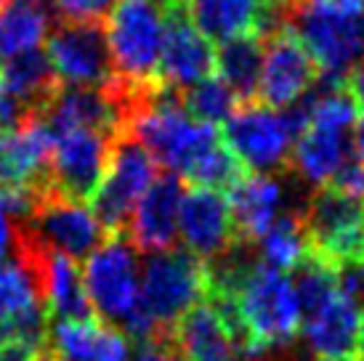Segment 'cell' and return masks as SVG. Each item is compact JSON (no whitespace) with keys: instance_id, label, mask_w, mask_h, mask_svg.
<instances>
[{"instance_id":"cell-1","label":"cell","mask_w":364,"mask_h":361,"mask_svg":"<svg viewBox=\"0 0 364 361\" xmlns=\"http://www.w3.org/2000/svg\"><path fill=\"white\" fill-rule=\"evenodd\" d=\"M284 30L309 50L319 77L346 82L364 56V0H293Z\"/></svg>"},{"instance_id":"cell-2","label":"cell","mask_w":364,"mask_h":361,"mask_svg":"<svg viewBox=\"0 0 364 361\" xmlns=\"http://www.w3.org/2000/svg\"><path fill=\"white\" fill-rule=\"evenodd\" d=\"M309 107L301 99L287 109H272L261 101L240 104L223 122L221 139L245 171L255 176L284 171L298 136L306 131Z\"/></svg>"},{"instance_id":"cell-3","label":"cell","mask_w":364,"mask_h":361,"mask_svg":"<svg viewBox=\"0 0 364 361\" xmlns=\"http://www.w3.org/2000/svg\"><path fill=\"white\" fill-rule=\"evenodd\" d=\"M104 30L117 80L128 85H152L160 80L165 45L162 0H117Z\"/></svg>"},{"instance_id":"cell-4","label":"cell","mask_w":364,"mask_h":361,"mask_svg":"<svg viewBox=\"0 0 364 361\" xmlns=\"http://www.w3.org/2000/svg\"><path fill=\"white\" fill-rule=\"evenodd\" d=\"M82 281L96 319L125 335L141 313V261L125 237H109L88 255Z\"/></svg>"},{"instance_id":"cell-5","label":"cell","mask_w":364,"mask_h":361,"mask_svg":"<svg viewBox=\"0 0 364 361\" xmlns=\"http://www.w3.org/2000/svg\"><path fill=\"white\" fill-rule=\"evenodd\" d=\"M208 295L205 263L183 247L149 252L141 261V308L162 332L200 306Z\"/></svg>"},{"instance_id":"cell-6","label":"cell","mask_w":364,"mask_h":361,"mask_svg":"<svg viewBox=\"0 0 364 361\" xmlns=\"http://www.w3.org/2000/svg\"><path fill=\"white\" fill-rule=\"evenodd\" d=\"M237 311L245 330L253 340L255 353L266 348H282L293 345L295 335L304 327V313L290 284V276L282 271L258 269L237 292Z\"/></svg>"},{"instance_id":"cell-7","label":"cell","mask_w":364,"mask_h":361,"mask_svg":"<svg viewBox=\"0 0 364 361\" xmlns=\"http://www.w3.org/2000/svg\"><path fill=\"white\" fill-rule=\"evenodd\" d=\"M157 176L160 165L133 133L122 131L112 139L109 168L91 200L93 215L109 237H122V231H128L136 205L157 180Z\"/></svg>"},{"instance_id":"cell-8","label":"cell","mask_w":364,"mask_h":361,"mask_svg":"<svg viewBox=\"0 0 364 361\" xmlns=\"http://www.w3.org/2000/svg\"><path fill=\"white\" fill-rule=\"evenodd\" d=\"M301 221L311 250L333 269L364 261V200L322 186L306 197Z\"/></svg>"},{"instance_id":"cell-9","label":"cell","mask_w":364,"mask_h":361,"mask_svg":"<svg viewBox=\"0 0 364 361\" xmlns=\"http://www.w3.org/2000/svg\"><path fill=\"white\" fill-rule=\"evenodd\" d=\"M14 226L38 247L53 255H64L75 263L88 261V255L109 239L91 208L64 200L51 191L43 194L27 221Z\"/></svg>"},{"instance_id":"cell-10","label":"cell","mask_w":364,"mask_h":361,"mask_svg":"<svg viewBox=\"0 0 364 361\" xmlns=\"http://www.w3.org/2000/svg\"><path fill=\"white\" fill-rule=\"evenodd\" d=\"M112 139L99 131H67L53 136L48 162V191L72 202H91L104 183Z\"/></svg>"},{"instance_id":"cell-11","label":"cell","mask_w":364,"mask_h":361,"mask_svg":"<svg viewBox=\"0 0 364 361\" xmlns=\"http://www.w3.org/2000/svg\"><path fill=\"white\" fill-rule=\"evenodd\" d=\"M46 53L61 85L104 88L114 80L104 24H56L46 41Z\"/></svg>"},{"instance_id":"cell-12","label":"cell","mask_w":364,"mask_h":361,"mask_svg":"<svg viewBox=\"0 0 364 361\" xmlns=\"http://www.w3.org/2000/svg\"><path fill=\"white\" fill-rule=\"evenodd\" d=\"M215 72V48L189 19L186 0L165 3V45L160 59V82L176 90L192 88L194 82Z\"/></svg>"},{"instance_id":"cell-13","label":"cell","mask_w":364,"mask_h":361,"mask_svg":"<svg viewBox=\"0 0 364 361\" xmlns=\"http://www.w3.org/2000/svg\"><path fill=\"white\" fill-rule=\"evenodd\" d=\"M263 41H266V50H263L258 101L272 109H287L316 85L319 70L309 56V50L290 30L277 32Z\"/></svg>"},{"instance_id":"cell-14","label":"cell","mask_w":364,"mask_h":361,"mask_svg":"<svg viewBox=\"0 0 364 361\" xmlns=\"http://www.w3.org/2000/svg\"><path fill=\"white\" fill-rule=\"evenodd\" d=\"M178 239L183 250L192 252L203 263L218 258L237 242L232 210L223 191L192 189L183 194L178 215Z\"/></svg>"},{"instance_id":"cell-15","label":"cell","mask_w":364,"mask_h":361,"mask_svg":"<svg viewBox=\"0 0 364 361\" xmlns=\"http://www.w3.org/2000/svg\"><path fill=\"white\" fill-rule=\"evenodd\" d=\"M41 122L51 136L67 131H99L107 136L122 133V114L109 88L61 85L41 109Z\"/></svg>"},{"instance_id":"cell-16","label":"cell","mask_w":364,"mask_h":361,"mask_svg":"<svg viewBox=\"0 0 364 361\" xmlns=\"http://www.w3.org/2000/svg\"><path fill=\"white\" fill-rule=\"evenodd\" d=\"M183 180L176 173L162 171L144 194L128 223L131 244L144 255L173 250L178 242V215L183 202Z\"/></svg>"},{"instance_id":"cell-17","label":"cell","mask_w":364,"mask_h":361,"mask_svg":"<svg viewBox=\"0 0 364 361\" xmlns=\"http://www.w3.org/2000/svg\"><path fill=\"white\" fill-rule=\"evenodd\" d=\"M53 136L32 117L14 131H0V186H35L48 191Z\"/></svg>"},{"instance_id":"cell-18","label":"cell","mask_w":364,"mask_h":361,"mask_svg":"<svg viewBox=\"0 0 364 361\" xmlns=\"http://www.w3.org/2000/svg\"><path fill=\"white\" fill-rule=\"evenodd\" d=\"M362 306L338 290L316 313L304 319L306 348L316 361L359 359Z\"/></svg>"},{"instance_id":"cell-19","label":"cell","mask_w":364,"mask_h":361,"mask_svg":"<svg viewBox=\"0 0 364 361\" xmlns=\"http://www.w3.org/2000/svg\"><path fill=\"white\" fill-rule=\"evenodd\" d=\"M19 231V229H16ZM21 234V231H19ZM24 237V234H21ZM27 239V237H24ZM27 244L35 252V266H38V276H41V292L43 303L48 308V319L53 321H91L96 313L91 308L88 292H85V281H82L80 266L64 255H53V252L38 247L35 242L27 239Z\"/></svg>"},{"instance_id":"cell-20","label":"cell","mask_w":364,"mask_h":361,"mask_svg":"<svg viewBox=\"0 0 364 361\" xmlns=\"http://www.w3.org/2000/svg\"><path fill=\"white\" fill-rule=\"evenodd\" d=\"M226 200L232 210L234 234L242 242H258L284 212H290L287 189L282 180L272 176H245L229 189Z\"/></svg>"},{"instance_id":"cell-21","label":"cell","mask_w":364,"mask_h":361,"mask_svg":"<svg viewBox=\"0 0 364 361\" xmlns=\"http://www.w3.org/2000/svg\"><path fill=\"white\" fill-rule=\"evenodd\" d=\"M171 345L178 361H245L226 321L213 303L194 306L171 330Z\"/></svg>"},{"instance_id":"cell-22","label":"cell","mask_w":364,"mask_h":361,"mask_svg":"<svg viewBox=\"0 0 364 361\" xmlns=\"http://www.w3.org/2000/svg\"><path fill=\"white\" fill-rule=\"evenodd\" d=\"M354 157V131H335L306 125L298 136L287 168H293L298 178L309 186H330L333 178L343 171V165Z\"/></svg>"},{"instance_id":"cell-23","label":"cell","mask_w":364,"mask_h":361,"mask_svg":"<svg viewBox=\"0 0 364 361\" xmlns=\"http://www.w3.org/2000/svg\"><path fill=\"white\" fill-rule=\"evenodd\" d=\"M48 353L53 361H131V340L99 319L53 321Z\"/></svg>"},{"instance_id":"cell-24","label":"cell","mask_w":364,"mask_h":361,"mask_svg":"<svg viewBox=\"0 0 364 361\" xmlns=\"http://www.w3.org/2000/svg\"><path fill=\"white\" fill-rule=\"evenodd\" d=\"M56 16L53 0H6L0 6V64L41 48Z\"/></svg>"},{"instance_id":"cell-25","label":"cell","mask_w":364,"mask_h":361,"mask_svg":"<svg viewBox=\"0 0 364 361\" xmlns=\"http://www.w3.org/2000/svg\"><path fill=\"white\" fill-rule=\"evenodd\" d=\"M56 88L59 80L53 75L48 53L43 48H32L0 64V93L19 101L35 117H41V109Z\"/></svg>"},{"instance_id":"cell-26","label":"cell","mask_w":364,"mask_h":361,"mask_svg":"<svg viewBox=\"0 0 364 361\" xmlns=\"http://www.w3.org/2000/svg\"><path fill=\"white\" fill-rule=\"evenodd\" d=\"M263 50H266V41L258 32H247V35H240L232 41H223L215 48V75L232 88L240 104L255 101L258 96Z\"/></svg>"},{"instance_id":"cell-27","label":"cell","mask_w":364,"mask_h":361,"mask_svg":"<svg viewBox=\"0 0 364 361\" xmlns=\"http://www.w3.org/2000/svg\"><path fill=\"white\" fill-rule=\"evenodd\" d=\"M186 11L194 27L210 43L258 32L261 21L258 0H186Z\"/></svg>"},{"instance_id":"cell-28","label":"cell","mask_w":364,"mask_h":361,"mask_svg":"<svg viewBox=\"0 0 364 361\" xmlns=\"http://www.w3.org/2000/svg\"><path fill=\"white\" fill-rule=\"evenodd\" d=\"M309 250H311V244H309L304 221H301V210L284 212L282 218L255 242V252H258L261 266L282 271V274L293 271L304 261Z\"/></svg>"},{"instance_id":"cell-29","label":"cell","mask_w":364,"mask_h":361,"mask_svg":"<svg viewBox=\"0 0 364 361\" xmlns=\"http://www.w3.org/2000/svg\"><path fill=\"white\" fill-rule=\"evenodd\" d=\"M290 284H293L304 319H309L330 298L338 295V274H335V269L324 261L322 255H316L314 250L306 252L304 261L293 269Z\"/></svg>"},{"instance_id":"cell-30","label":"cell","mask_w":364,"mask_h":361,"mask_svg":"<svg viewBox=\"0 0 364 361\" xmlns=\"http://www.w3.org/2000/svg\"><path fill=\"white\" fill-rule=\"evenodd\" d=\"M181 101L183 109L189 112L194 120L215 125V128H218V122L229 120L234 109L240 107V99L218 75H210L205 80L194 82L192 88L181 90Z\"/></svg>"},{"instance_id":"cell-31","label":"cell","mask_w":364,"mask_h":361,"mask_svg":"<svg viewBox=\"0 0 364 361\" xmlns=\"http://www.w3.org/2000/svg\"><path fill=\"white\" fill-rule=\"evenodd\" d=\"M181 178H186L197 189L229 191L237 180L245 178V168L242 162L229 151V146L221 141V144L210 146L205 154H200Z\"/></svg>"},{"instance_id":"cell-32","label":"cell","mask_w":364,"mask_h":361,"mask_svg":"<svg viewBox=\"0 0 364 361\" xmlns=\"http://www.w3.org/2000/svg\"><path fill=\"white\" fill-rule=\"evenodd\" d=\"M117 0H53V9L70 24H104Z\"/></svg>"},{"instance_id":"cell-33","label":"cell","mask_w":364,"mask_h":361,"mask_svg":"<svg viewBox=\"0 0 364 361\" xmlns=\"http://www.w3.org/2000/svg\"><path fill=\"white\" fill-rule=\"evenodd\" d=\"M330 186L338 191H343V194H351V197L364 200V165L356 160V157H351V160L343 165V171L333 178Z\"/></svg>"},{"instance_id":"cell-34","label":"cell","mask_w":364,"mask_h":361,"mask_svg":"<svg viewBox=\"0 0 364 361\" xmlns=\"http://www.w3.org/2000/svg\"><path fill=\"white\" fill-rule=\"evenodd\" d=\"M131 361H178L171 345V332H162L154 340L136 343V353Z\"/></svg>"},{"instance_id":"cell-35","label":"cell","mask_w":364,"mask_h":361,"mask_svg":"<svg viewBox=\"0 0 364 361\" xmlns=\"http://www.w3.org/2000/svg\"><path fill=\"white\" fill-rule=\"evenodd\" d=\"M46 353L48 348L24 340H11L0 345V361H43Z\"/></svg>"},{"instance_id":"cell-36","label":"cell","mask_w":364,"mask_h":361,"mask_svg":"<svg viewBox=\"0 0 364 361\" xmlns=\"http://www.w3.org/2000/svg\"><path fill=\"white\" fill-rule=\"evenodd\" d=\"M348 90H351V96H354L356 107L364 112V56L359 59V64L354 67V72L348 75Z\"/></svg>"},{"instance_id":"cell-37","label":"cell","mask_w":364,"mask_h":361,"mask_svg":"<svg viewBox=\"0 0 364 361\" xmlns=\"http://www.w3.org/2000/svg\"><path fill=\"white\" fill-rule=\"evenodd\" d=\"M14 237H16L14 221H11L9 215L0 212V263L6 261L9 252H14Z\"/></svg>"},{"instance_id":"cell-38","label":"cell","mask_w":364,"mask_h":361,"mask_svg":"<svg viewBox=\"0 0 364 361\" xmlns=\"http://www.w3.org/2000/svg\"><path fill=\"white\" fill-rule=\"evenodd\" d=\"M354 157L364 165V120L354 128Z\"/></svg>"},{"instance_id":"cell-39","label":"cell","mask_w":364,"mask_h":361,"mask_svg":"<svg viewBox=\"0 0 364 361\" xmlns=\"http://www.w3.org/2000/svg\"><path fill=\"white\" fill-rule=\"evenodd\" d=\"M261 6H290L293 0H258Z\"/></svg>"},{"instance_id":"cell-40","label":"cell","mask_w":364,"mask_h":361,"mask_svg":"<svg viewBox=\"0 0 364 361\" xmlns=\"http://www.w3.org/2000/svg\"><path fill=\"white\" fill-rule=\"evenodd\" d=\"M359 361H364V311H362V338H359Z\"/></svg>"},{"instance_id":"cell-41","label":"cell","mask_w":364,"mask_h":361,"mask_svg":"<svg viewBox=\"0 0 364 361\" xmlns=\"http://www.w3.org/2000/svg\"><path fill=\"white\" fill-rule=\"evenodd\" d=\"M43 361H53V359H51V353H46V359H43Z\"/></svg>"},{"instance_id":"cell-42","label":"cell","mask_w":364,"mask_h":361,"mask_svg":"<svg viewBox=\"0 0 364 361\" xmlns=\"http://www.w3.org/2000/svg\"><path fill=\"white\" fill-rule=\"evenodd\" d=\"M338 361H359V359H338Z\"/></svg>"},{"instance_id":"cell-43","label":"cell","mask_w":364,"mask_h":361,"mask_svg":"<svg viewBox=\"0 0 364 361\" xmlns=\"http://www.w3.org/2000/svg\"><path fill=\"white\" fill-rule=\"evenodd\" d=\"M165 3H173V0H162V6H165Z\"/></svg>"},{"instance_id":"cell-44","label":"cell","mask_w":364,"mask_h":361,"mask_svg":"<svg viewBox=\"0 0 364 361\" xmlns=\"http://www.w3.org/2000/svg\"><path fill=\"white\" fill-rule=\"evenodd\" d=\"M3 3H6V0H0V6H3Z\"/></svg>"}]
</instances>
